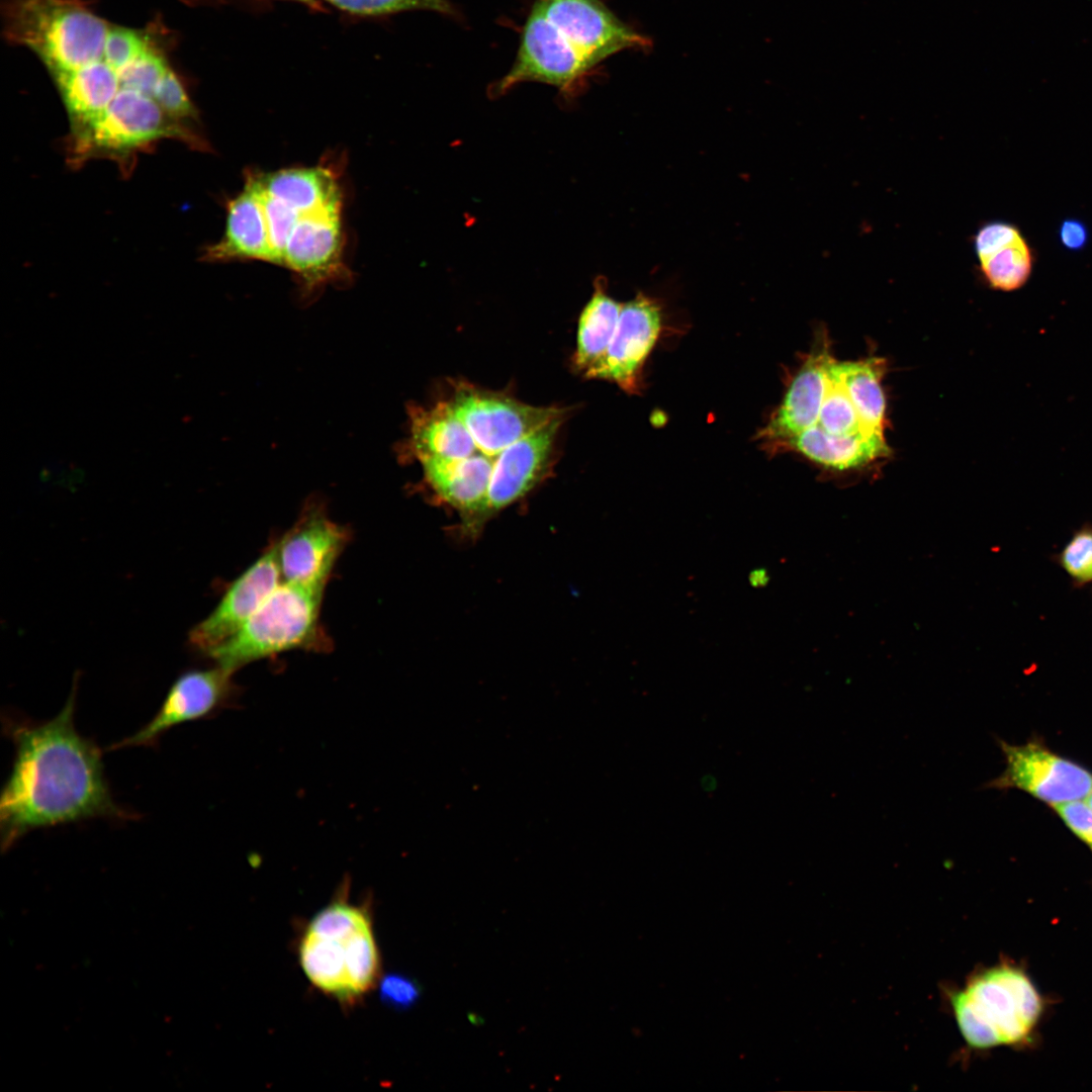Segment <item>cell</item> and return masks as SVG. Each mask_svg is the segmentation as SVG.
I'll list each match as a JSON object with an SVG mask.
<instances>
[{
  "label": "cell",
  "mask_w": 1092,
  "mask_h": 1092,
  "mask_svg": "<svg viewBox=\"0 0 1092 1092\" xmlns=\"http://www.w3.org/2000/svg\"><path fill=\"white\" fill-rule=\"evenodd\" d=\"M76 682L54 718L36 722L7 715L3 719L14 754L0 797L2 851L33 830L97 818L135 817L115 802L99 746L76 729Z\"/></svg>",
  "instance_id": "obj_1"
},
{
  "label": "cell",
  "mask_w": 1092,
  "mask_h": 1092,
  "mask_svg": "<svg viewBox=\"0 0 1092 1092\" xmlns=\"http://www.w3.org/2000/svg\"><path fill=\"white\" fill-rule=\"evenodd\" d=\"M307 979L324 993L353 1002L374 986L379 952L364 907L336 900L309 921L299 944Z\"/></svg>",
  "instance_id": "obj_2"
},
{
  "label": "cell",
  "mask_w": 1092,
  "mask_h": 1092,
  "mask_svg": "<svg viewBox=\"0 0 1092 1092\" xmlns=\"http://www.w3.org/2000/svg\"><path fill=\"white\" fill-rule=\"evenodd\" d=\"M948 1002L963 1039L973 1049L1020 1041L1041 1010L1026 976L1003 966L972 977L948 994Z\"/></svg>",
  "instance_id": "obj_3"
},
{
  "label": "cell",
  "mask_w": 1092,
  "mask_h": 1092,
  "mask_svg": "<svg viewBox=\"0 0 1092 1092\" xmlns=\"http://www.w3.org/2000/svg\"><path fill=\"white\" fill-rule=\"evenodd\" d=\"M324 590L282 581L254 615L207 654L233 673L282 652L318 646Z\"/></svg>",
  "instance_id": "obj_4"
},
{
  "label": "cell",
  "mask_w": 1092,
  "mask_h": 1092,
  "mask_svg": "<svg viewBox=\"0 0 1092 1092\" xmlns=\"http://www.w3.org/2000/svg\"><path fill=\"white\" fill-rule=\"evenodd\" d=\"M163 139L207 147L194 127L172 117L153 97L126 88L88 128L69 138L68 156L73 165L106 158L128 169L135 154Z\"/></svg>",
  "instance_id": "obj_5"
},
{
  "label": "cell",
  "mask_w": 1092,
  "mask_h": 1092,
  "mask_svg": "<svg viewBox=\"0 0 1092 1092\" xmlns=\"http://www.w3.org/2000/svg\"><path fill=\"white\" fill-rule=\"evenodd\" d=\"M593 68L534 3L525 22L516 60L490 91L498 96L523 82H539L573 95Z\"/></svg>",
  "instance_id": "obj_6"
},
{
  "label": "cell",
  "mask_w": 1092,
  "mask_h": 1092,
  "mask_svg": "<svg viewBox=\"0 0 1092 1092\" xmlns=\"http://www.w3.org/2000/svg\"><path fill=\"white\" fill-rule=\"evenodd\" d=\"M1006 766L984 788L1018 789L1052 807L1086 799L1092 790V772L1067 759L1037 740L1014 745L998 740Z\"/></svg>",
  "instance_id": "obj_7"
},
{
  "label": "cell",
  "mask_w": 1092,
  "mask_h": 1092,
  "mask_svg": "<svg viewBox=\"0 0 1092 1092\" xmlns=\"http://www.w3.org/2000/svg\"><path fill=\"white\" fill-rule=\"evenodd\" d=\"M449 402L470 432L478 452L491 459L565 414L558 407L533 406L470 386L457 387Z\"/></svg>",
  "instance_id": "obj_8"
},
{
  "label": "cell",
  "mask_w": 1092,
  "mask_h": 1092,
  "mask_svg": "<svg viewBox=\"0 0 1092 1092\" xmlns=\"http://www.w3.org/2000/svg\"><path fill=\"white\" fill-rule=\"evenodd\" d=\"M232 675L218 665L183 672L168 690L155 716L132 735L111 744L108 750L154 746L175 726L210 717L235 695Z\"/></svg>",
  "instance_id": "obj_9"
},
{
  "label": "cell",
  "mask_w": 1092,
  "mask_h": 1092,
  "mask_svg": "<svg viewBox=\"0 0 1092 1092\" xmlns=\"http://www.w3.org/2000/svg\"><path fill=\"white\" fill-rule=\"evenodd\" d=\"M546 18L594 69L610 56L648 46L600 0H536Z\"/></svg>",
  "instance_id": "obj_10"
},
{
  "label": "cell",
  "mask_w": 1092,
  "mask_h": 1092,
  "mask_svg": "<svg viewBox=\"0 0 1092 1092\" xmlns=\"http://www.w3.org/2000/svg\"><path fill=\"white\" fill-rule=\"evenodd\" d=\"M661 326L659 301L638 292L633 299L623 303L607 352L584 373L585 376L613 381L623 390L635 393L642 367L659 337Z\"/></svg>",
  "instance_id": "obj_11"
},
{
  "label": "cell",
  "mask_w": 1092,
  "mask_h": 1092,
  "mask_svg": "<svg viewBox=\"0 0 1092 1092\" xmlns=\"http://www.w3.org/2000/svg\"><path fill=\"white\" fill-rule=\"evenodd\" d=\"M348 542L347 530L311 509L277 542L282 581L324 590Z\"/></svg>",
  "instance_id": "obj_12"
},
{
  "label": "cell",
  "mask_w": 1092,
  "mask_h": 1092,
  "mask_svg": "<svg viewBox=\"0 0 1092 1092\" xmlns=\"http://www.w3.org/2000/svg\"><path fill=\"white\" fill-rule=\"evenodd\" d=\"M282 582L277 542L228 587L213 611L190 631L191 644L206 653L231 638Z\"/></svg>",
  "instance_id": "obj_13"
},
{
  "label": "cell",
  "mask_w": 1092,
  "mask_h": 1092,
  "mask_svg": "<svg viewBox=\"0 0 1092 1092\" xmlns=\"http://www.w3.org/2000/svg\"><path fill=\"white\" fill-rule=\"evenodd\" d=\"M342 250L341 212L301 214L287 240L282 266L292 270L305 292L311 293L326 283L348 279Z\"/></svg>",
  "instance_id": "obj_14"
},
{
  "label": "cell",
  "mask_w": 1092,
  "mask_h": 1092,
  "mask_svg": "<svg viewBox=\"0 0 1092 1092\" xmlns=\"http://www.w3.org/2000/svg\"><path fill=\"white\" fill-rule=\"evenodd\" d=\"M834 360L825 332L793 377L785 397L758 438L770 444L790 439L818 424L828 388V370Z\"/></svg>",
  "instance_id": "obj_15"
},
{
  "label": "cell",
  "mask_w": 1092,
  "mask_h": 1092,
  "mask_svg": "<svg viewBox=\"0 0 1092 1092\" xmlns=\"http://www.w3.org/2000/svg\"><path fill=\"white\" fill-rule=\"evenodd\" d=\"M560 416L506 448L495 459L487 492V513L525 495L550 467Z\"/></svg>",
  "instance_id": "obj_16"
},
{
  "label": "cell",
  "mask_w": 1092,
  "mask_h": 1092,
  "mask_svg": "<svg viewBox=\"0 0 1092 1092\" xmlns=\"http://www.w3.org/2000/svg\"><path fill=\"white\" fill-rule=\"evenodd\" d=\"M979 270L994 290L1015 291L1023 287L1034 266V255L1018 226L994 220L981 225L973 238Z\"/></svg>",
  "instance_id": "obj_17"
},
{
  "label": "cell",
  "mask_w": 1092,
  "mask_h": 1092,
  "mask_svg": "<svg viewBox=\"0 0 1092 1092\" xmlns=\"http://www.w3.org/2000/svg\"><path fill=\"white\" fill-rule=\"evenodd\" d=\"M202 258L273 263L267 220L254 176H249L242 192L229 200L224 233L217 243L204 250Z\"/></svg>",
  "instance_id": "obj_18"
},
{
  "label": "cell",
  "mask_w": 1092,
  "mask_h": 1092,
  "mask_svg": "<svg viewBox=\"0 0 1092 1092\" xmlns=\"http://www.w3.org/2000/svg\"><path fill=\"white\" fill-rule=\"evenodd\" d=\"M418 461L428 483L445 502L473 520L485 516L495 459L476 452L458 460L423 457Z\"/></svg>",
  "instance_id": "obj_19"
},
{
  "label": "cell",
  "mask_w": 1092,
  "mask_h": 1092,
  "mask_svg": "<svg viewBox=\"0 0 1092 1092\" xmlns=\"http://www.w3.org/2000/svg\"><path fill=\"white\" fill-rule=\"evenodd\" d=\"M410 434L401 445V454L419 460L423 457L458 460L469 457L478 449L449 401L431 407L411 405Z\"/></svg>",
  "instance_id": "obj_20"
},
{
  "label": "cell",
  "mask_w": 1092,
  "mask_h": 1092,
  "mask_svg": "<svg viewBox=\"0 0 1092 1092\" xmlns=\"http://www.w3.org/2000/svg\"><path fill=\"white\" fill-rule=\"evenodd\" d=\"M774 445L798 452L826 469L837 471L863 468L891 453L884 434L837 436L818 425Z\"/></svg>",
  "instance_id": "obj_21"
},
{
  "label": "cell",
  "mask_w": 1092,
  "mask_h": 1092,
  "mask_svg": "<svg viewBox=\"0 0 1092 1092\" xmlns=\"http://www.w3.org/2000/svg\"><path fill=\"white\" fill-rule=\"evenodd\" d=\"M255 178L267 195L300 214L341 212L342 194L337 177L331 169H284Z\"/></svg>",
  "instance_id": "obj_22"
},
{
  "label": "cell",
  "mask_w": 1092,
  "mask_h": 1092,
  "mask_svg": "<svg viewBox=\"0 0 1092 1092\" xmlns=\"http://www.w3.org/2000/svg\"><path fill=\"white\" fill-rule=\"evenodd\" d=\"M606 287L605 278L599 276L578 320L574 363L584 373L607 352L623 306L608 294Z\"/></svg>",
  "instance_id": "obj_23"
},
{
  "label": "cell",
  "mask_w": 1092,
  "mask_h": 1092,
  "mask_svg": "<svg viewBox=\"0 0 1092 1092\" xmlns=\"http://www.w3.org/2000/svg\"><path fill=\"white\" fill-rule=\"evenodd\" d=\"M837 368L862 424L871 431L884 433L887 421L882 381L887 372L886 359L871 356L856 361H837Z\"/></svg>",
  "instance_id": "obj_24"
},
{
  "label": "cell",
  "mask_w": 1092,
  "mask_h": 1092,
  "mask_svg": "<svg viewBox=\"0 0 1092 1092\" xmlns=\"http://www.w3.org/2000/svg\"><path fill=\"white\" fill-rule=\"evenodd\" d=\"M828 378V388L821 406L817 425L825 432L837 436L853 435L857 433H878L869 430L862 424L845 390L835 359L829 367Z\"/></svg>",
  "instance_id": "obj_25"
},
{
  "label": "cell",
  "mask_w": 1092,
  "mask_h": 1092,
  "mask_svg": "<svg viewBox=\"0 0 1092 1092\" xmlns=\"http://www.w3.org/2000/svg\"><path fill=\"white\" fill-rule=\"evenodd\" d=\"M334 7L356 15L376 16L408 10L454 14L447 0H325Z\"/></svg>",
  "instance_id": "obj_26"
},
{
  "label": "cell",
  "mask_w": 1092,
  "mask_h": 1092,
  "mask_svg": "<svg viewBox=\"0 0 1092 1092\" xmlns=\"http://www.w3.org/2000/svg\"><path fill=\"white\" fill-rule=\"evenodd\" d=\"M1059 565L1077 585L1092 582V525H1083L1057 555Z\"/></svg>",
  "instance_id": "obj_27"
},
{
  "label": "cell",
  "mask_w": 1092,
  "mask_h": 1092,
  "mask_svg": "<svg viewBox=\"0 0 1092 1092\" xmlns=\"http://www.w3.org/2000/svg\"><path fill=\"white\" fill-rule=\"evenodd\" d=\"M255 178V176H254ZM264 212L267 220L270 244L273 253V264L283 265L284 249L289 235L300 217V213L291 209L282 202L267 195L259 186L256 178Z\"/></svg>",
  "instance_id": "obj_28"
},
{
  "label": "cell",
  "mask_w": 1092,
  "mask_h": 1092,
  "mask_svg": "<svg viewBox=\"0 0 1092 1092\" xmlns=\"http://www.w3.org/2000/svg\"><path fill=\"white\" fill-rule=\"evenodd\" d=\"M1066 826L1092 849V807L1083 799L1053 807Z\"/></svg>",
  "instance_id": "obj_29"
},
{
  "label": "cell",
  "mask_w": 1092,
  "mask_h": 1092,
  "mask_svg": "<svg viewBox=\"0 0 1092 1092\" xmlns=\"http://www.w3.org/2000/svg\"><path fill=\"white\" fill-rule=\"evenodd\" d=\"M420 996L417 983L399 974L386 975L380 983V998L395 1009L411 1007Z\"/></svg>",
  "instance_id": "obj_30"
},
{
  "label": "cell",
  "mask_w": 1092,
  "mask_h": 1092,
  "mask_svg": "<svg viewBox=\"0 0 1092 1092\" xmlns=\"http://www.w3.org/2000/svg\"><path fill=\"white\" fill-rule=\"evenodd\" d=\"M1060 241L1070 251L1082 250L1088 241V230L1079 219H1065L1059 230Z\"/></svg>",
  "instance_id": "obj_31"
},
{
  "label": "cell",
  "mask_w": 1092,
  "mask_h": 1092,
  "mask_svg": "<svg viewBox=\"0 0 1092 1092\" xmlns=\"http://www.w3.org/2000/svg\"><path fill=\"white\" fill-rule=\"evenodd\" d=\"M1086 801H1087V802L1089 803V805H1090V806L1092 807V790H1091V792L1089 793V795H1088V796L1086 797Z\"/></svg>",
  "instance_id": "obj_32"
},
{
  "label": "cell",
  "mask_w": 1092,
  "mask_h": 1092,
  "mask_svg": "<svg viewBox=\"0 0 1092 1092\" xmlns=\"http://www.w3.org/2000/svg\"><path fill=\"white\" fill-rule=\"evenodd\" d=\"M286 1H297V2H304V3H310V2H312L313 0H286Z\"/></svg>",
  "instance_id": "obj_33"
}]
</instances>
